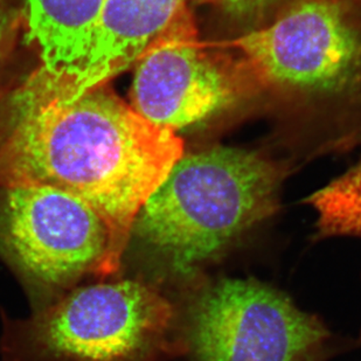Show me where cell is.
<instances>
[{
    "mask_svg": "<svg viewBox=\"0 0 361 361\" xmlns=\"http://www.w3.org/2000/svg\"><path fill=\"white\" fill-rule=\"evenodd\" d=\"M307 201L317 213L319 235L361 238V161Z\"/></svg>",
    "mask_w": 361,
    "mask_h": 361,
    "instance_id": "10",
    "label": "cell"
},
{
    "mask_svg": "<svg viewBox=\"0 0 361 361\" xmlns=\"http://www.w3.org/2000/svg\"><path fill=\"white\" fill-rule=\"evenodd\" d=\"M188 11L186 0H106L88 58L75 79L56 92L72 102L137 63L156 39Z\"/></svg>",
    "mask_w": 361,
    "mask_h": 361,
    "instance_id": "8",
    "label": "cell"
},
{
    "mask_svg": "<svg viewBox=\"0 0 361 361\" xmlns=\"http://www.w3.org/2000/svg\"><path fill=\"white\" fill-rule=\"evenodd\" d=\"M233 47L254 78L286 92L332 94L361 80V28L344 0H295Z\"/></svg>",
    "mask_w": 361,
    "mask_h": 361,
    "instance_id": "5",
    "label": "cell"
},
{
    "mask_svg": "<svg viewBox=\"0 0 361 361\" xmlns=\"http://www.w3.org/2000/svg\"><path fill=\"white\" fill-rule=\"evenodd\" d=\"M281 174L252 151L183 154L137 215L133 233L186 276L276 211Z\"/></svg>",
    "mask_w": 361,
    "mask_h": 361,
    "instance_id": "2",
    "label": "cell"
},
{
    "mask_svg": "<svg viewBox=\"0 0 361 361\" xmlns=\"http://www.w3.org/2000/svg\"><path fill=\"white\" fill-rule=\"evenodd\" d=\"M326 337L317 318L256 281L215 283L190 314L197 361H309Z\"/></svg>",
    "mask_w": 361,
    "mask_h": 361,
    "instance_id": "6",
    "label": "cell"
},
{
    "mask_svg": "<svg viewBox=\"0 0 361 361\" xmlns=\"http://www.w3.org/2000/svg\"><path fill=\"white\" fill-rule=\"evenodd\" d=\"M4 191L0 248L30 280L60 289L120 268L109 226L85 201L44 185Z\"/></svg>",
    "mask_w": 361,
    "mask_h": 361,
    "instance_id": "4",
    "label": "cell"
},
{
    "mask_svg": "<svg viewBox=\"0 0 361 361\" xmlns=\"http://www.w3.org/2000/svg\"><path fill=\"white\" fill-rule=\"evenodd\" d=\"M0 145V188L44 185L88 204L122 257L137 215L184 154L176 133L145 120L106 85L72 102L26 85Z\"/></svg>",
    "mask_w": 361,
    "mask_h": 361,
    "instance_id": "1",
    "label": "cell"
},
{
    "mask_svg": "<svg viewBox=\"0 0 361 361\" xmlns=\"http://www.w3.org/2000/svg\"><path fill=\"white\" fill-rule=\"evenodd\" d=\"M3 40H4V19H3V16H1V12H0V51H1V47H3Z\"/></svg>",
    "mask_w": 361,
    "mask_h": 361,
    "instance_id": "12",
    "label": "cell"
},
{
    "mask_svg": "<svg viewBox=\"0 0 361 361\" xmlns=\"http://www.w3.org/2000/svg\"><path fill=\"white\" fill-rule=\"evenodd\" d=\"M242 92L236 68L199 44L188 10L137 61L131 106L154 126L176 133L229 109Z\"/></svg>",
    "mask_w": 361,
    "mask_h": 361,
    "instance_id": "7",
    "label": "cell"
},
{
    "mask_svg": "<svg viewBox=\"0 0 361 361\" xmlns=\"http://www.w3.org/2000/svg\"><path fill=\"white\" fill-rule=\"evenodd\" d=\"M106 0H25L28 38L42 67L35 88L53 92L75 79L85 65Z\"/></svg>",
    "mask_w": 361,
    "mask_h": 361,
    "instance_id": "9",
    "label": "cell"
},
{
    "mask_svg": "<svg viewBox=\"0 0 361 361\" xmlns=\"http://www.w3.org/2000/svg\"><path fill=\"white\" fill-rule=\"evenodd\" d=\"M211 5L234 18H252L262 13L274 0H195Z\"/></svg>",
    "mask_w": 361,
    "mask_h": 361,
    "instance_id": "11",
    "label": "cell"
},
{
    "mask_svg": "<svg viewBox=\"0 0 361 361\" xmlns=\"http://www.w3.org/2000/svg\"><path fill=\"white\" fill-rule=\"evenodd\" d=\"M173 319V307L157 290L124 280L73 290L26 329L44 358L144 361L163 345Z\"/></svg>",
    "mask_w": 361,
    "mask_h": 361,
    "instance_id": "3",
    "label": "cell"
}]
</instances>
